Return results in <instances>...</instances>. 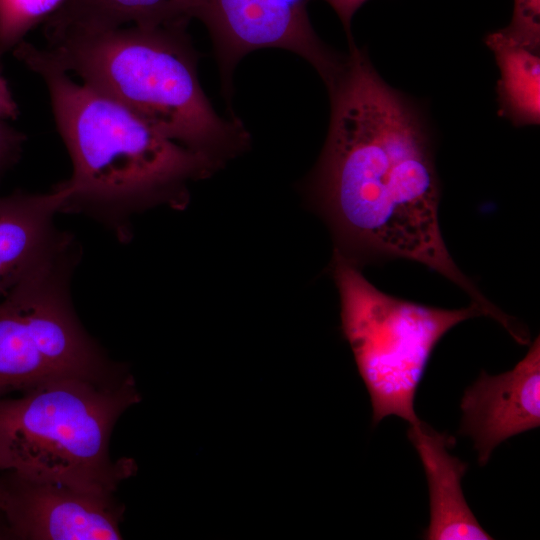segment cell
<instances>
[{
    "instance_id": "6da1fadb",
    "label": "cell",
    "mask_w": 540,
    "mask_h": 540,
    "mask_svg": "<svg viewBox=\"0 0 540 540\" xmlns=\"http://www.w3.org/2000/svg\"><path fill=\"white\" fill-rule=\"evenodd\" d=\"M331 117L314 189L342 248L356 259H406L464 290L484 316L498 309L465 276L444 242L432 141L416 105L388 85L349 41L328 87Z\"/></svg>"
},
{
    "instance_id": "7a4b0ae2",
    "label": "cell",
    "mask_w": 540,
    "mask_h": 540,
    "mask_svg": "<svg viewBox=\"0 0 540 540\" xmlns=\"http://www.w3.org/2000/svg\"><path fill=\"white\" fill-rule=\"evenodd\" d=\"M14 56L45 83L58 132L72 162L61 213L90 216L122 243L133 214L181 206L188 184L218 165L167 138L129 109L74 81L46 49L22 41Z\"/></svg>"
},
{
    "instance_id": "3957f363",
    "label": "cell",
    "mask_w": 540,
    "mask_h": 540,
    "mask_svg": "<svg viewBox=\"0 0 540 540\" xmlns=\"http://www.w3.org/2000/svg\"><path fill=\"white\" fill-rule=\"evenodd\" d=\"M187 25L68 32L47 39L45 49L82 83L220 164L246 147L249 134L238 119L221 117L203 91Z\"/></svg>"
},
{
    "instance_id": "277c9868",
    "label": "cell",
    "mask_w": 540,
    "mask_h": 540,
    "mask_svg": "<svg viewBox=\"0 0 540 540\" xmlns=\"http://www.w3.org/2000/svg\"><path fill=\"white\" fill-rule=\"evenodd\" d=\"M139 401L131 375L106 382L64 378L0 398V473L113 494L135 464L111 459V434Z\"/></svg>"
},
{
    "instance_id": "5b68a950",
    "label": "cell",
    "mask_w": 540,
    "mask_h": 540,
    "mask_svg": "<svg viewBox=\"0 0 540 540\" xmlns=\"http://www.w3.org/2000/svg\"><path fill=\"white\" fill-rule=\"evenodd\" d=\"M333 275L343 334L369 393L373 424L392 415L410 425L419 422L414 400L435 346L450 329L482 311L474 303L450 310L388 295L337 250Z\"/></svg>"
},
{
    "instance_id": "8992f818",
    "label": "cell",
    "mask_w": 540,
    "mask_h": 540,
    "mask_svg": "<svg viewBox=\"0 0 540 540\" xmlns=\"http://www.w3.org/2000/svg\"><path fill=\"white\" fill-rule=\"evenodd\" d=\"M79 256L74 240L0 300V398L64 378L106 382L125 375L73 308L70 282Z\"/></svg>"
},
{
    "instance_id": "52a82bcc",
    "label": "cell",
    "mask_w": 540,
    "mask_h": 540,
    "mask_svg": "<svg viewBox=\"0 0 540 540\" xmlns=\"http://www.w3.org/2000/svg\"><path fill=\"white\" fill-rule=\"evenodd\" d=\"M310 0H181L187 20H200L215 48L227 91L239 61L263 48H281L307 60L329 87L345 55L329 48L314 31L307 12Z\"/></svg>"
},
{
    "instance_id": "ba28073f",
    "label": "cell",
    "mask_w": 540,
    "mask_h": 540,
    "mask_svg": "<svg viewBox=\"0 0 540 540\" xmlns=\"http://www.w3.org/2000/svg\"><path fill=\"white\" fill-rule=\"evenodd\" d=\"M0 514L9 539L119 540L124 506L113 494L1 473Z\"/></svg>"
},
{
    "instance_id": "9c48e42d",
    "label": "cell",
    "mask_w": 540,
    "mask_h": 540,
    "mask_svg": "<svg viewBox=\"0 0 540 540\" xmlns=\"http://www.w3.org/2000/svg\"><path fill=\"white\" fill-rule=\"evenodd\" d=\"M459 434L473 440L478 463L487 464L503 441L540 425V338L513 369L480 376L464 391Z\"/></svg>"
},
{
    "instance_id": "30bf717a",
    "label": "cell",
    "mask_w": 540,
    "mask_h": 540,
    "mask_svg": "<svg viewBox=\"0 0 540 540\" xmlns=\"http://www.w3.org/2000/svg\"><path fill=\"white\" fill-rule=\"evenodd\" d=\"M70 193L63 183L45 193L0 196V300L74 238L55 225Z\"/></svg>"
},
{
    "instance_id": "8fae6325",
    "label": "cell",
    "mask_w": 540,
    "mask_h": 540,
    "mask_svg": "<svg viewBox=\"0 0 540 540\" xmlns=\"http://www.w3.org/2000/svg\"><path fill=\"white\" fill-rule=\"evenodd\" d=\"M408 438L415 447L428 482L430 522L426 540H487L492 537L481 527L469 508L461 487L468 464L449 453L455 439L427 423L410 425Z\"/></svg>"
},
{
    "instance_id": "7c38bea8",
    "label": "cell",
    "mask_w": 540,
    "mask_h": 540,
    "mask_svg": "<svg viewBox=\"0 0 540 540\" xmlns=\"http://www.w3.org/2000/svg\"><path fill=\"white\" fill-rule=\"evenodd\" d=\"M176 23H189L182 14L181 0H66L45 22V36Z\"/></svg>"
},
{
    "instance_id": "4fadbf2b",
    "label": "cell",
    "mask_w": 540,
    "mask_h": 540,
    "mask_svg": "<svg viewBox=\"0 0 540 540\" xmlns=\"http://www.w3.org/2000/svg\"><path fill=\"white\" fill-rule=\"evenodd\" d=\"M500 70L499 113L517 127L540 123V56L501 30L485 37Z\"/></svg>"
},
{
    "instance_id": "5bb4252c",
    "label": "cell",
    "mask_w": 540,
    "mask_h": 540,
    "mask_svg": "<svg viewBox=\"0 0 540 540\" xmlns=\"http://www.w3.org/2000/svg\"><path fill=\"white\" fill-rule=\"evenodd\" d=\"M66 0H0V57L37 25L46 22Z\"/></svg>"
},
{
    "instance_id": "9a60e30c",
    "label": "cell",
    "mask_w": 540,
    "mask_h": 540,
    "mask_svg": "<svg viewBox=\"0 0 540 540\" xmlns=\"http://www.w3.org/2000/svg\"><path fill=\"white\" fill-rule=\"evenodd\" d=\"M500 30L520 45L540 52V0H513L511 21Z\"/></svg>"
},
{
    "instance_id": "2e32d148",
    "label": "cell",
    "mask_w": 540,
    "mask_h": 540,
    "mask_svg": "<svg viewBox=\"0 0 540 540\" xmlns=\"http://www.w3.org/2000/svg\"><path fill=\"white\" fill-rule=\"evenodd\" d=\"M26 136L0 120V181L21 158Z\"/></svg>"
},
{
    "instance_id": "e0dca14e",
    "label": "cell",
    "mask_w": 540,
    "mask_h": 540,
    "mask_svg": "<svg viewBox=\"0 0 540 540\" xmlns=\"http://www.w3.org/2000/svg\"><path fill=\"white\" fill-rule=\"evenodd\" d=\"M336 12L347 33L348 40L351 38V22L354 14L367 0H324Z\"/></svg>"
},
{
    "instance_id": "ac0fdd59",
    "label": "cell",
    "mask_w": 540,
    "mask_h": 540,
    "mask_svg": "<svg viewBox=\"0 0 540 540\" xmlns=\"http://www.w3.org/2000/svg\"><path fill=\"white\" fill-rule=\"evenodd\" d=\"M18 116V105L12 95L8 82L2 73L0 64V120H15Z\"/></svg>"
},
{
    "instance_id": "d6986e66",
    "label": "cell",
    "mask_w": 540,
    "mask_h": 540,
    "mask_svg": "<svg viewBox=\"0 0 540 540\" xmlns=\"http://www.w3.org/2000/svg\"><path fill=\"white\" fill-rule=\"evenodd\" d=\"M0 484H1V473H0Z\"/></svg>"
}]
</instances>
